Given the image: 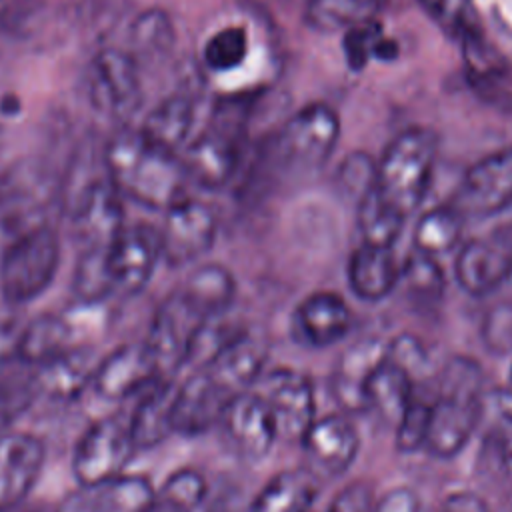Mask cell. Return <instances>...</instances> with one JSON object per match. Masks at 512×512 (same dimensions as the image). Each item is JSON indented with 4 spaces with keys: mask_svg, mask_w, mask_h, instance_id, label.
<instances>
[{
    "mask_svg": "<svg viewBox=\"0 0 512 512\" xmlns=\"http://www.w3.org/2000/svg\"><path fill=\"white\" fill-rule=\"evenodd\" d=\"M104 164L112 186L120 196L150 210H168L188 198L190 182L182 158L140 130L118 132L104 148Z\"/></svg>",
    "mask_w": 512,
    "mask_h": 512,
    "instance_id": "obj_1",
    "label": "cell"
},
{
    "mask_svg": "<svg viewBox=\"0 0 512 512\" xmlns=\"http://www.w3.org/2000/svg\"><path fill=\"white\" fill-rule=\"evenodd\" d=\"M484 372L468 356H452L440 368L438 394L430 402V424L424 450L440 460L458 456L484 414Z\"/></svg>",
    "mask_w": 512,
    "mask_h": 512,
    "instance_id": "obj_2",
    "label": "cell"
},
{
    "mask_svg": "<svg viewBox=\"0 0 512 512\" xmlns=\"http://www.w3.org/2000/svg\"><path fill=\"white\" fill-rule=\"evenodd\" d=\"M436 152V132L412 126L394 136L376 160V190L406 218L420 208L428 194Z\"/></svg>",
    "mask_w": 512,
    "mask_h": 512,
    "instance_id": "obj_3",
    "label": "cell"
},
{
    "mask_svg": "<svg viewBox=\"0 0 512 512\" xmlns=\"http://www.w3.org/2000/svg\"><path fill=\"white\" fill-rule=\"evenodd\" d=\"M340 120L326 104H308L284 122L266 146L268 174L304 176L320 170L336 150Z\"/></svg>",
    "mask_w": 512,
    "mask_h": 512,
    "instance_id": "obj_4",
    "label": "cell"
},
{
    "mask_svg": "<svg viewBox=\"0 0 512 512\" xmlns=\"http://www.w3.org/2000/svg\"><path fill=\"white\" fill-rule=\"evenodd\" d=\"M248 108L242 100H226L214 108L206 128L186 146L182 164L192 182L218 190L238 170L246 140Z\"/></svg>",
    "mask_w": 512,
    "mask_h": 512,
    "instance_id": "obj_5",
    "label": "cell"
},
{
    "mask_svg": "<svg viewBox=\"0 0 512 512\" xmlns=\"http://www.w3.org/2000/svg\"><path fill=\"white\" fill-rule=\"evenodd\" d=\"M62 204V178L38 158H20L0 172V228L12 238L48 224Z\"/></svg>",
    "mask_w": 512,
    "mask_h": 512,
    "instance_id": "obj_6",
    "label": "cell"
},
{
    "mask_svg": "<svg viewBox=\"0 0 512 512\" xmlns=\"http://www.w3.org/2000/svg\"><path fill=\"white\" fill-rule=\"evenodd\" d=\"M60 264V240L46 224L12 236L0 258V292L12 306L36 300L54 280Z\"/></svg>",
    "mask_w": 512,
    "mask_h": 512,
    "instance_id": "obj_7",
    "label": "cell"
},
{
    "mask_svg": "<svg viewBox=\"0 0 512 512\" xmlns=\"http://www.w3.org/2000/svg\"><path fill=\"white\" fill-rule=\"evenodd\" d=\"M86 96L92 108L108 118L126 120L142 104L140 66L120 48L100 50L86 68Z\"/></svg>",
    "mask_w": 512,
    "mask_h": 512,
    "instance_id": "obj_8",
    "label": "cell"
},
{
    "mask_svg": "<svg viewBox=\"0 0 512 512\" xmlns=\"http://www.w3.org/2000/svg\"><path fill=\"white\" fill-rule=\"evenodd\" d=\"M136 450L128 416L100 418L76 444L72 456L74 478L78 484H88L120 476Z\"/></svg>",
    "mask_w": 512,
    "mask_h": 512,
    "instance_id": "obj_9",
    "label": "cell"
},
{
    "mask_svg": "<svg viewBox=\"0 0 512 512\" xmlns=\"http://www.w3.org/2000/svg\"><path fill=\"white\" fill-rule=\"evenodd\" d=\"M202 322L178 290L158 306L142 344L160 378H174L186 366L192 338Z\"/></svg>",
    "mask_w": 512,
    "mask_h": 512,
    "instance_id": "obj_10",
    "label": "cell"
},
{
    "mask_svg": "<svg viewBox=\"0 0 512 512\" xmlns=\"http://www.w3.org/2000/svg\"><path fill=\"white\" fill-rule=\"evenodd\" d=\"M254 386L274 416L278 440L300 442L316 420V394L310 378L292 368H276L262 374Z\"/></svg>",
    "mask_w": 512,
    "mask_h": 512,
    "instance_id": "obj_11",
    "label": "cell"
},
{
    "mask_svg": "<svg viewBox=\"0 0 512 512\" xmlns=\"http://www.w3.org/2000/svg\"><path fill=\"white\" fill-rule=\"evenodd\" d=\"M164 214L160 244L162 260L168 266L180 268L194 264L210 252L218 234V220L210 206L184 198L170 206Z\"/></svg>",
    "mask_w": 512,
    "mask_h": 512,
    "instance_id": "obj_12",
    "label": "cell"
},
{
    "mask_svg": "<svg viewBox=\"0 0 512 512\" xmlns=\"http://www.w3.org/2000/svg\"><path fill=\"white\" fill-rule=\"evenodd\" d=\"M512 198V146L474 162L448 202L464 218L496 216Z\"/></svg>",
    "mask_w": 512,
    "mask_h": 512,
    "instance_id": "obj_13",
    "label": "cell"
},
{
    "mask_svg": "<svg viewBox=\"0 0 512 512\" xmlns=\"http://www.w3.org/2000/svg\"><path fill=\"white\" fill-rule=\"evenodd\" d=\"M162 260L160 230L150 224L124 226L108 248V272L114 296L142 292Z\"/></svg>",
    "mask_w": 512,
    "mask_h": 512,
    "instance_id": "obj_14",
    "label": "cell"
},
{
    "mask_svg": "<svg viewBox=\"0 0 512 512\" xmlns=\"http://www.w3.org/2000/svg\"><path fill=\"white\" fill-rule=\"evenodd\" d=\"M512 276V238L496 230L486 238H472L458 248L454 278L474 298L496 292Z\"/></svg>",
    "mask_w": 512,
    "mask_h": 512,
    "instance_id": "obj_15",
    "label": "cell"
},
{
    "mask_svg": "<svg viewBox=\"0 0 512 512\" xmlns=\"http://www.w3.org/2000/svg\"><path fill=\"white\" fill-rule=\"evenodd\" d=\"M310 468L322 482L342 476L358 458L360 434L346 414L316 418L300 440Z\"/></svg>",
    "mask_w": 512,
    "mask_h": 512,
    "instance_id": "obj_16",
    "label": "cell"
},
{
    "mask_svg": "<svg viewBox=\"0 0 512 512\" xmlns=\"http://www.w3.org/2000/svg\"><path fill=\"white\" fill-rule=\"evenodd\" d=\"M220 424L234 448L252 462L264 460L278 440L274 416L266 400L252 388L228 402Z\"/></svg>",
    "mask_w": 512,
    "mask_h": 512,
    "instance_id": "obj_17",
    "label": "cell"
},
{
    "mask_svg": "<svg viewBox=\"0 0 512 512\" xmlns=\"http://www.w3.org/2000/svg\"><path fill=\"white\" fill-rule=\"evenodd\" d=\"M44 466V444L28 432H0V512L16 508L36 486Z\"/></svg>",
    "mask_w": 512,
    "mask_h": 512,
    "instance_id": "obj_18",
    "label": "cell"
},
{
    "mask_svg": "<svg viewBox=\"0 0 512 512\" xmlns=\"http://www.w3.org/2000/svg\"><path fill=\"white\" fill-rule=\"evenodd\" d=\"M354 324L348 302L328 290L304 296L292 312V334L310 348H326L344 340Z\"/></svg>",
    "mask_w": 512,
    "mask_h": 512,
    "instance_id": "obj_19",
    "label": "cell"
},
{
    "mask_svg": "<svg viewBox=\"0 0 512 512\" xmlns=\"http://www.w3.org/2000/svg\"><path fill=\"white\" fill-rule=\"evenodd\" d=\"M386 356L388 344L376 336L356 340L338 356L330 376V392L344 412H366L368 382Z\"/></svg>",
    "mask_w": 512,
    "mask_h": 512,
    "instance_id": "obj_20",
    "label": "cell"
},
{
    "mask_svg": "<svg viewBox=\"0 0 512 512\" xmlns=\"http://www.w3.org/2000/svg\"><path fill=\"white\" fill-rule=\"evenodd\" d=\"M230 396L204 368L194 372L176 386L172 406V430L184 436H196L220 422Z\"/></svg>",
    "mask_w": 512,
    "mask_h": 512,
    "instance_id": "obj_21",
    "label": "cell"
},
{
    "mask_svg": "<svg viewBox=\"0 0 512 512\" xmlns=\"http://www.w3.org/2000/svg\"><path fill=\"white\" fill-rule=\"evenodd\" d=\"M154 494L144 476L120 474L100 482L78 484L68 492L56 512H142Z\"/></svg>",
    "mask_w": 512,
    "mask_h": 512,
    "instance_id": "obj_22",
    "label": "cell"
},
{
    "mask_svg": "<svg viewBox=\"0 0 512 512\" xmlns=\"http://www.w3.org/2000/svg\"><path fill=\"white\" fill-rule=\"evenodd\" d=\"M268 342L262 334L238 330L204 366L230 396L250 390L264 374Z\"/></svg>",
    "mask_w": 512,
    "mask_h": 512,
    "instance_id": "obj_23",
    "label": "cell"
},
{
    "mask_svg": "<svg viewBox=\"0 0 512 512\" xmlns=\"http://www.w3.org/2000/svg\"><path fill=\"white\" fill-rule=\"evenodd\" d=\"M160 378L144 344H124L96 364L92 386L106 400H124Z\"/></svg>",
    "mask_w": 512,
    "mask_h": 512,
    "instance_id": "obj_24",
    "label": "cell"
},
{
    "mask_svg": "<svg viewBox=\"0 0 512 512\" xmlns=\"http://www.w3.org/2000/svg\"><path fill=\"white\" fill-rule=\"evenodd\" d=\"M346 276L356 298L364 302L384 300L400 282V264L394 248L360 242L348 258Z\"/></svg>",
    "mask_w": 512,
    "mask_h": 512,
    "instance_id": "obj_25",
    "label": "cell"
},
{
    "mask_svg": "<svg viewBox=\"0 0 512 512\" xmlns=\"http://www.w3.org/2000/svg\"><path fill=\"white\" fill-rule=\"evenodd\" d=\"M176 384L172 378H156L136 394V406L128 414L132 438L138 450L160 444L172 434V406Z\"/></svg>",
    "mask_w": 512,
    "mask_h": 512,
    "instance_id": "obj_26",
    "label": "cell"
},
{
    "mask_svg": "<svg viewBox=\"0 0 512 512\" xmlns=\"http://www.w3.org/2000/svg\"><path fill=\"white\" fill-rule=\"evenodd\" d=\"M322 480L306 466L274 474L254 496L250 512H310Z\"/></svg>",
    "mask_w": 512,
    "mask_h": 512,
    "instance_id": "obj_27",
    "label": "cell"
},
{
    "mask_svg": "<svg viewBox=\"0 0 512 512\" xmlns=\"http://www.w3.org/2000/svg\"><path fill=\"white\" fill-rule=\"evenodd\" d=\"M178 292L202 320L220 318L234 302L236 280L226 266L208 262L196 266Z\"/></svg>",
    "mask_w": 512,
    "mask_h": 512,
    "instance_id": "obj_28",
    "label": "cell"
},
{
    "mask_svg": "<svg viewBox=\"0 0 512 512\" xmlns=\"http://www.w3.org/2000/svg\"><path fill=\"white\" fill-rule=\"evenodd\" d=\"M412 398L414 380L404 368H400L386 356V360L376 368L368 382L366 412H374L380 422L394 430Z\"/></svg>",
    "mask_w": 512,
    "mask_h": 512,
    "instance_id": "obj_29",
    "label": "cell"
},
{
    "mask_svg": "<svg viewBox=\"0 0 512 512\" xmlns=\"http://www.w3.org/2000/svg\"><path fill=\"white\" fill-rule=\"evenodd\" d=\"M194 100L184 92H174L160 100L144 118L140 132L158 146L176 152L186 146L194 126Z\"/></svg>",
    "mask_w": 512,
    "mask_h": 512,
    "instance_id": "obj_30",
    "label": "cell"
},
{
    "mask_svg": "<svg viewBox=\"0 0 512 512\" xmlns=\"http://www.w3.org/2000/svg\"><path fill=\"white\" fill-rule=\"evenodd\" d=\"M96 364L98 360H94L90 352L68 348L58 358L34 370L40 394H48L60 400L82 394V390L92 384Z\"/></svg>",
    "mask_w": 512,
    "mask_h": 512,
    "instance_id": "obj_31",
    "label": "cell"
},
{
    "mask_svg": "<svg viewBox=\"0 0 512 512\" xmlns=\"http://www.w3.org/2000/svg\"><path fill=\"white\" fill-rule=\"evenodd\" d=\"M72 328L56 314H44L20 328L18 358L24 366L38 368L72 348Z\"/></svg>",
    "mask_w": 512,
    "mask_h": 512,
    "instance_id": "obj_32",
    "label": "cell"
},
{
    "mask_svg": "<svg viewBox=\"0 0 512 512\" xmlns=\"http://www.w3.org/2000/svg\"><path fill=\"white\" fill-rule=\"evenodd\" d=\"M464 220L466 218L450 204L426 210L418 218L412 232L414 250L434 258L450 254L454 248L460 246Z\"/></svg>",
    "mask_w": 512,
    "mask_h": 512,
    "instance_id": "obj_33",
    "label": "cell"
},
{
    "mask_svg": "<svg viewBox=\"0 0 512 512\" xmlns=\"http://www.w3.org/2000/svg\"><path fill=\"white\" fill-rule=\"evenodd\" d=\"M356 222L362 244L394 248L404 230L406 216H402L378 190L372 186L356 202Z\"/></svg>",
    "mask_w": 512,
    "mask_h": 512,
    "instance_id": "obj_34",
    "label": "cell"
},
{
    "mask_svg": "<svg viewBox=\"0 0 512 512\" xmlns=\"http://www.w3.org/2000/svg\"><path fill=\"white\" fill-rule=\"evenodd\" d=\"M176 34L172 20L162 10H146L142 12L130 26L128 32V54L140 62H160L166 58L174 46Z\"/></svg>",
    "mask_w": 512,
    "mask_h": 512,
    "instance_id": "obj_35",
    "label": "cell"
},
{
    "mask_svg": "<svg viewBox=\"0 0 512 512\" xmlns=\"http://www.w3.org/2000/svg\"><path fill=\"white\" fill-rule=\"evenodd\" d=\"M208 492L204 476L194 468H182L170 474L142 512H196Z\"/></svg>",
    "mask_w": 512,
    "mask_h": 512,
    "instance_id": "obj_36",
    "label": "cell"
},
{
    "mask_svg": "<svg viewBox=\"0 0 512 512\" xmlns=\"http://www.w3.org/2000/svg\"><path fill=\"white\" fill-rule=\"evenodd\" d=\"M376 0H308L304 18L318 32H346L374 20Z\"/></svg>",
    "mask_w": 512,
    "mask_h": 512,
    "instance_id": "obj_37",
    "label": "cell"
},
{
    "mask_svg": "<svg viewBox=\"0 0 512 512\" xmlns=\"http://www.w3.org/2000/svg\"><path fill=\"white\" fill-rule=\"evenodd\" d=\"M426 16L454 42L484 36L474 0H416Z\"/></svg>",
    "mask_w": 512,
    "mask_h": 512,
    "instance_id": "obj_38",
    "label": "cell"
},
{
    "mask_svg": "<svg viewBox=\"0 0 512 512\" xmlns=\"http://www.w3.org/2000/svg\"><path fill=\"white\" fill-rule=\"evenodd\" d=\"M72 286L76 298L86 304H98L114 296L108 272V248H88L80 252Z\"/></svg>",
    "mask_w": 512,
    "mask_h": 512,
    "instance_id": "obj_39",
    "label": "cell"
},
{
    "mask_svg": "<svg viewBox=\"0 0 512 512\" xmlns=\"http://www.w3.org/2000/svg\"><path fill=\"white\" fill-rule=\"evenodd\" d=\"M400 282L412 296L424 300H438L444 292L446 280L438 264V258L422 254L412 248L406 260L400 264Z\"/></svg>",
    "mask_w": 512,
    "mask_h": 512,
    "instance_id": "obj_40",
    "label": "cell"
},
{
    "mask_svg": "<svg viewBox=\"0 0 512 512\" xmlns=\"http://www.w3.org/2000/svg\"><path fill=\"white\" fill-rule=\"evenodd\" d=\"M40 394L36 372L0 374V432L18 420Z\"/></svg>",
    "mask_w": 512,
    "mask_h": 512,
    "instance_id": "obj_41",
    "label": "cell"
},
{
    "mask_svg": "<svg viewBox=\"0 0 512 512\" xmlns=\"http://www.w3.org/2000/svg\"><path fill=\"white\" fill-rule=\"evenodd\" d=\"M248 56V34L242 26H226L214 32L204 44V64L216 72H228Z\"/></svg>",
    "mask_w": 512,
    "mask_h": 512,
    "instance_id": "obj_42",
    "label": "cell"
},
{
    "mask_svg": "<svg viewBox=\"0 0 512 512\" xmlns=\"http://www.w3.org/2000/svg\"><path fill=\"white\" fill-rule=\"evenodd\" d=\"M480 460L488 472L512 480V422L494 418L490 430L484 434Z\"/></svg>",
    "mask_w": 512,
    "mask_h": 512,
    "instance_id": "obj_43",
    "label": "cell"
},
{
    "mask_svg": "<svg viewBox=\"0 0 512 512\" xmlns=\"http://www.w3.org/2000/svg\"><path fill=\"white\" fill-rule=\"evenodd\" d=\"M428 424H430V402L414 396L408 408L404 410L402 418L394 426V440H396L398 452L412 454V452L424 450Z\"/></svg>",
    "mask_w": 512,
    "mask_h": 512,
    "instance_id": "obj_44",
    "label": "cell"
},
{
    "mask_svg": "<svg viewBox=\"0 0 512 512\" xmlns=\"http://www.w3.org/2000/svg\"><path fill=\"white\" fill-rule=\"evenodd\" d=\"M376 182V162L362 152L350 154L340 170H338V184L340 190L354 198V202H358Z\"/></svg>",
    "mask_w": 512,
    "mask_h": 512,
    "instance_id": "obj_45",
    "label": "cell"
},
{
    "mask_svg": "<svg viewBox=\"0 0 512 512\" xmlns=\"http://www.w3.org/2000/svg\"><path fill=\"white\" fill-rule=\"evenodd\" d=\"M388 360L404 368L414 382L416 378H424L430 366V358L424 344L412 334H400L392 342H388Z\"/></svg>",
    "mask_w": 512,
    "mask_h": 512,
    "instance_id": "obj_46",
    "label": "cell"
},
{
    "mask_svg": "<svg viewBox=\"0 0 512 512\" xmlns=\"http://www.w3.org/2000/svg\"><path fill=\"white\" fill-rule=\"evenodd\" d=\"M382 36L380 24L374 20L346 30L344 34V58L352 70H362L374 56V44Z\"/></svg>",
    "mask_w": 512,
    "mask_h": 512,
    "instance_id": "obj_47",
    "label": "cell"
},
{
    "mask_svg": "<svg viewBox=\"0 0 512 512\" xmlns=\"http://www.w3.org/2000/svg\"><path fill=\"white\" fill-rule=\"evenodd\" d=\"M482 336L486 348L496 354L512 350V304H498L486 314Z\"/></svg>",
    "mask_w": 512,
    "mask_h": 512,
    "instance_id": "obj_48",
    "label": "cell"
},
{
    "mask_svg": "<svg viewBox=\"0 0 512 512\" xmlns=\"http://www.w3.org/2000/svg\"><path fill=\"white\" fill-rule=\"evenodd\" d=\"M376 494L370 482L356 480L344 486L330 502L328 512H374Z\"/></svg>",
    "mask_w": 512,
    "mask_h": 512,
    "instance_id": "obj_49",
    "label": "cell"
},
{
    "mask_svg": "<svg viewBox=\"0 0 512 512\" xmlns=\"http://www.w3.org/2000/svg\"><path fill=\"white\" fill-rule=\"evenodd\" d=\"M374 512H426V506L416 490L408 486H398L384 492L376 500Z\"/></svg>",
    "mask_w": 512,
    "mask_h": 512,
    "instance_id": "obj_50",
    "label": "cell"
},
{
    "mask_svg": "<svg viewBox=\"0 0 512 512\" xmlns=\"http://www.w3.org/2000/svg\"><path fill=\"white\" fill-rule=\"evenodd\" d=\"M20 328L18 322L0 318V374L18 358Z\"/></svg>",
    "mask_w": 512,
    "mask_h": 512,
    "instance_id": "obj_51",
    "label": "cell"
},
{
    "mask_svg": "<svg viewBox=\"0 0 512 512\" xmlns=\"http://www.w3.org/2000/svg\"><path fill=\"white\" fill-rule=\"evenodd\" d=\"M440 512H490L486 500L476 492H454L444 498Z\"/></svg>",
    "mask_w": 512,
    "mask_h": 512,
    "instance_id": "obj_52",
    "label": "cell"
},
{
    "mask_svg": "<svg viewBox=\"0 0 512 512\" xmlns=\"http://www.w3.org/2000/svg\"><path fill=\"white\" fill-rule=\"evenodd\" d=\"M396 52H398L396 42H394V40H388V38H384V36H380V38L376 40V44H374V56L380 58V60H392V58L396 56Z\"/></svg>",
    "mask_w": 512,
    "mask_h": 512,
    "instance_id": "obj_53",
    "label": "cell"
},
{
    "mask_svg": "<svg viewBox=\"0 0 512 512\" xmlns=\"http://www.w3.org/2000/svg\"><path fill=\"white\" fill-rule=\"evenodd\" d=\"M496 216H500V218H502V226H500L498 230L512 238V198L508 200V204H506V206H504Z\"/></svg>",
    "mask_w": 512,
    "mask_h": 512,
    "instance_id": "obj_54",
    "label": "cell"
},
{
    "mask_svg": "<svg viewBox=\"0 0 512 512\" xmlns=\"http://www.w3.org/2000/svg\"><path fill=\"white\" fill-rule=\"evenodd\" d=\"M510 380H512V368H510Z\"/></svg>",
    "mask_w": 512,
    "mask_h": 512,
    "instance_id": "obj_55",
    "label": "cell"
}]
</instances>
